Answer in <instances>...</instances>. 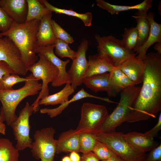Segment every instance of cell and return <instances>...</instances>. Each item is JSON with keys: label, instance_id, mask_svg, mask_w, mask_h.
I'll list each match as a JSON object with an SVG mask.
<instances>
[{"label": "cell", "instance_id": "cell-1", "mask_svg": "<svg viewBox=\"0 0 161 161\" xmlns=\"http://www.w3.org/2000/svg\"><path fill=\"white\" fill-rule=\"evenodd\" d=\"M143 61V84L130 108L127 122L155 118L161 110V55L151 52Z\"/></svg>", "mask_w": 161, "mask_h": 161}, {"label": "cell", "instance_id": "cell-2", "mask_svg": "<svg viewBox=\"0 0 161 161\" xmlns=\"http://www.w3.org/2000/svg\"><path fill=\"white\" fill-rule=\"evenodd\" d=\"M40 20H34L21 23H13L6 31L1 33L12 40L18 49L27 71L38 60L37 34Z\"/></svg>", "mask_w": 161, "mask_h": 161}, {"label": "cell", "instance_id": "cell-3", "mask_svg": "<svg viewBox=\"0 0 161 161\" xmlns=\"http://www.w3.org/2000/svg\"><path fill=\"white\" fill-rule=\"evenodd\" d=\"M24 85L20 88L10 90H0V101L2 104L0 115L8 126L17 118L16 111L19 103L25 97L37 94L41 90V83L30 74L27 76Z\"/></svg>", "mask_w": 161, "mask_h": 161}, {"label": "cell", "instance_id": "cell-4", "mask_svg": "<svg viewBox=\"0 0 161 161\" xmlns=\"http://www.w3.org/2000/svg\"><path fill=\"white\" fill-rule=\"evenodd\" d=\"M140 87L134 86L122 90L120 99L117 106L109 114L102 127L101 132L109 133L115 131L116 128L126 122L130 109L137 97Z\"/></svg>", "mask_w": 161, "mask_h": 161}, {"label": "cell", "instance_id": "cell-5", "mask_svg": "<svg viewBox=\"0 0 161 161\" xmlns=\"http://www.w3.org/2000/svg\"><path fill=\"white\" fill-rule=\"evenodd\" d=\"M108 115L105 106L84 103L81 107L80 118L75 130L79 133L87 132L97 135L101 132Z\"/></svg>", "mask_w": 161, "mask_h": 161}, {"label": "cell", "instance_id": "cell-6", "mask_svg": "<svg viewBox=\"0 0 161 161\" xmlns=\"http://www.w3.org/2000/svg\"><path fill=\"white\" fill-rule=\"evenodd\" d=\"M98 54L107 58L114 67H119L128 59L136 56L132 50L126 48L120 40L112 35L101 36L96 35Z\"/></svg>", "mask_w": 161, "mask_h": 161}, {"label": "cell", "instance_id": "cell-7", "mask_svg": "<svg viewBox=\"0 0 161 161\" xmlns=\"http://www.w3.org/2000/svg\"><path fill=\"white\" fill-rule=\"evenodd\" d=\"M38 55L39 59L28 70L31 72L35 78L42 81L39 95L36 100L31 104L33 107L34 113L38 111L39 109V101L49 95L48 84L56 79L59 73L57 67L45 56L41 53H38Z\"/></svg>", "mask_w": 161, "mask_h": 161}, {"label": "cell", "instance_id": "cell-8", "mask_svg": "<svg viewBox=\"0 0 161 161\" xmlns=\"http://www.w3.org/2000/svg\"><path fill=\"white\" fill-rule=\"evenodd\" d=\"M55 131L52 127L36 131L33 135L34 141L31 148L32 156L41 161H53L56 153V140L54 138Z\"/></svg>", "mask_w": 161, "mask_h": 161}, {"label": "cell", "instance_id": "cell-9", "mask_svg": "<svg viewBox=\"0 0 161 161\" xmlns=\"http://www.w3.org/2000/svg\"><path fill=\"white\" fill-rule=\"evenodd\" d=\"M123 132L115 131L100 132L96 135L97 140L107 145L125 161H141L146 154H139L134 150L126 141Z\"/></svg>", "mask_w": 161, "mask_h": 161}, {"label": "cell", "instance_id": "cell-10", "mask_svg": "<svg viewBox=\"0 0 161 161\" xmlns=\"http://www.w3.org/2000/svg\"><path fill=\"white\" fill-rule=\"evenodd\" d=\"M33 112V106L27 102L24 108L20 111L17 119L10 126L17 140L16 147L19 151L31 148L33 142L30 137V126L29 120Z\"/></svg>", "mask_w": 161, "mask_h": 161}, {"label": "cell", "instance_id": "cell-11", "mask_svg": "<svg viewBox=\"0 0 161 161\" xmlns=\"http://www.w3.org/2000/svg\"><path fill=\"white\" fill-rule=\"evenodd\" d=\"M0 61L7 63L15 74L25 75L27 72L18 49L12 40L6 36L0 38Z\"/></svg>", "mask_w": 161, "mask_h": 161}, {"label": "cell", "instance_id": "cell-12", "mask_svg": "<svg viewBox=\"0 0 161 161\" xmlns=\"http://www.w3.org/2000/svg\"><path fill=\"white\" fill-rule=\"evenodd\" d=\"M89 47V42L84 39L78 46L77 55L73 60L72 64L67 72L71 80V85L75 89L83 83L88 66V61L86 57V53Z\"/></svg>", "mask_w": 161, "mask_h": 161}, {"label": "cell", "instance_id": "cell-13", "mask_svg": "<svg viewBox=\"0 0 161 161\" xmlns=\"http://www.w3.org/2000/svg\"><path fill=\"white\" fill-rule=\"evenodd\" d=\"M55 44H53L44 47H38L37 53L43 54L58 69V74L56 79L52 82V85L53 87L61 86L67 83L71 84V80L66 70L67 64L70 62L68 59L65 61L59 58L54 53V49Z\"/></svg>", "mask_w": 161, "mask_h": 161}, {"label": "cell", "instance_id": "cell-14", "mask_svg": "<svg viewBox=\"0 0 161 161\" xmlns=\"http://www.w3.org/2000/svg\"><path fill=\"white\" fill-rule=\"evenodd\" d=\"M124 136L130 147L139 154H145L159 145L153 138L148 136L145 133L132 131L124 134Z\"/></svg>", "mask_w": 161, "mask_h": 161}, {"label": "cell", "instance_id": "cell-15", "mask_svg": "<svg viewBox=\"0 0 161 161\" xmlns=\"http://www.w3.org/2000/svg\"><path fill=\"white\" fill-rule=\"evenodd\" d=\"M0 7L13 23L19 24L25 21L27 11V0H0Z\"/></svg>", "mask_w": 161, "mask_h": 161}, {"label": "cell", "instance_id": "cell-16", "mask_svg": "<svg viewBox=\"0 0 161 161\" xmlns=\"http://www.w3.org/2000/svg\"><path fill=\"white\" fill-rule=\"evenodd\" d=\"M147 18L150 25L151 29L148 38L141 46L135 48L132 51L141 60L145 58L148 49L154 43L161 42V24L158 23L154 20V15L151 12L147 13Z\"/></svg>", "mask_w": 161, "mask_h": 161}, {"label": "cell", "instance_id": "cell-17", "mask_svg": "<svg viewBox=\"0 0 161 161\" xmlns=\"http://www.w3.org/2000/svg\"><path fill=\"white\" fill-rule=\"evenodd\" d=\"M73 151L80 152L79 133L70 129L61 133L56 140V154Z\"/></svg>", "mask_w": 161, "mask_h": 161}, {"label": "cell", "instance_id": "cell-18", "mask_svg": "<svg viewBox=\"0 0 161 161\" xmlns=\"http://www.w3.org/2000/svg\"><path fill=\"white\" fill-rule=\"evenodd\" d=\"M119 67L121 70L135 85L142 83L144 63L143 61L141 60L137 56L128 59Z\"/></svg>", "mask_w": 161, "mask_h": 161}, {"label": "cell", "instance_id": "cell-19", "mask_svg": "<svg viewBox=\"0 0 161 161\" xmlns=\"http://www.w3.org/2000/svg\"><path fill=\"white\" fill-rule=\"evenodd\" d=\"M83 83L95 93L106 91L109 96L113 97L118 93L110 82L109 73L92 76L86 78Z\"/></svg>", "mask_w": 161, "mask_h": 161}, {"label": "cell", "instance_id": "cell-20", "mask_svg": "<svg viewBox=\"0 0 161 161\" xmlns=\"http://www.w3.org/2000/svg\"><path fill=\"white\" fill-rule=\"evenodd\" d=\"M52 13L50 12L44 16L40 21L37 34L38 47L55 44L57 39L51 24Z\"/></svg>", "mask_w": 161, "mask_h": 161}, {"label": "cell", "instance_id": "cell-21", "mask_svg": "<svg viewBox=\"0 0 161 161\" xmlns=\"http://www.w3.org/2000/svg\"><path fill=\"white\" fill-rule=\"evenodd\" d=\"M88 64L86 79L94 75L109 73L114 67L107 58L99 54L89 56Z\"/></svg>", "mask_w": 161, "mask_h": 161}, {"label": "cell", "instance_id": "cell-22", "mask_svg": "<svg viewBox=\"0 0 161 161\" xmlns=\"http://www.w3.org/2000/svg\"><path fill=\"white\" fill-rule=\"evenodd\" d=\"M90 97L98 99L109 103H115L107 97H98L92 95L82 88L78 91L70 100L65 103L60 105L58 107L53 109L44 108L40 110V112L43 114H47L50 118L55 117L61 114L69 105V104L75 101L85 98Z\"/></svg>", "mask_w": 161, "mask_h": 161}, {"label": "cell", "instance_id": "cell-23", "mask_svg": "<svg viewBox=\"0 0 161 161\" xmlns=\"http://www.w3.org/2000/svg\"><path fill=\"white\" fill-rule=\"evenodd\" d=\"M96 4L111 15L117 14L121 12L132 10L147 11L152 7V0H144L141 3L133 6L120 5L111 4L103 0H97Z\"/></svg>", "mask_w": 161, "mask_h": 161}, {"label": "cell", "instance_id": "cell-24", "mask_svg": "<svg viewBox=\"0 0 161 161\" xmlns=\"http://www.w3.org/2000/svg\"><path fill=\"white\" fill-rule=\"evenodd\" d=\"M147 11L138 10L134 16H132L136 20V27L138 33V40L135 48L142 45L147 40L149 35L151 25L147 18Z\"/></svg>", "mask_w": 161, "mask_h": 161}, {"label": "cell", "instance_id": "cell-25", "mask_svg": "<svg viewBox=\"0 0 161 161\" xmlns=\"http://www.w3.org/2000/svg\"><path fill=\"white\" fill-rule=\"evenodd\" d=\"M75 89L70 83H67L64 88L59 92L41 99L39 101L40 105H60L69 100V97L75 92Z\"/></svg>", "mask_w": 161, "mask_h": 161}, {"label": "cell", "instance_id": "cell-26", "mask_svg": "<svg viewBox=\"0 0 161 161\" xmlns=\"http://www.w3.org/2000/svg\"><path fill=\"white\" fill-rule=\"evenodd\" d=\"M109 74L110 82L118 93L126 88L135 86L119 67H114Z\"/></svg>", "mask_w": 161, "mask_h": 161}, {"label": "cell", "instance_id": "cell-27", "mask_svg": "<svg viewBox=\"0 0 161 161\" xmlns=\"http://www.w3.org/2000/svg\"><path fill=\"white\" fill-rule=\"evenodd\" d=\"M40 2L49 10L56 13L63 14L77 17L81 20L85 26L90 27L92 24V15L91 12L84 13H79L71 9L67 10L56 7L49 3L46 0H39Z\"/></svg>", "mask_w": 161, "mask_h": 161}, {"label": "cell", "instance_id": "cell-28", "mask_svg": "<svg viewBox=\"0 0 161 161\" xmlns=\"http://www.w3.org/2000/svg\"><path fill=\"white\" fill-rule=\"evenodd\" d=\"M27 14L25 22L32 20L40 21L44 16L52 12L38 0H27Z\"/></svg>", "mask_w": 161, "mask_h": 161}, {"label": "cell", "instance_id": "cell-29", "mask_svg": "<svg viewBox=\"0 0 161 161\" xmlns=\"http://www.w3.org/2000/svg\"><path fill=\"white\" fill-rule=\"evenodd\" d=\"M19 151L7 138H0V161H18Z\"/></svg>", "mask_w": 161, "mask_h": 161}, {"label": "cell", "instance_id": "cell-30", "mask_svg": "<svg viewBox=\"0 0 161 161\" xmlns=\"http://www.w3.org/2000/svg\"><path fill=\"white\" fill-rule=\"evenodd\" d=\"M80 151L83 153L92 151L98 141L96 134L89 132L79 133Z\"/></svg>", "mask_w": 161, "mask_h": 161}, {"label": "cell", "instance_id": "cell-31", "mask_svg": "<svg viewBox=\"0 0 161 161\" xmlns=\"http://www.w3.org/2000/svg\"><path fill=\"white\" fill-rule=\"evenodd\" d=\"M120 41L127 49L132 50L136 47L138 38V33L136 27L125 28L122 34Z\"/></svg>", "mask_w": 161, "mask_h": 161}, {"label": "cell", "instance_id": "cell-32", "mask_svg": "<svg viewBox=\"0 0 161 161\" xmlns=\"http://www.w3.org/2000/svg\"><path fill=\"white\" fill-rule=\"evenodd\" d=\"M27 80V77H21L15 74H6L0 79V90H13V86L15 84L25 82Z\"/></svg>", "mask_w": 161, "mask_h": 161}, {"label": "cell", "instance_id": "cell-33", "mask_svg": "<svg viewBox=\"0 0 161 161\" xmlns=\"http://www.w3.org/2000/svg\"><path fill=\"white\" fill-rule=\"evenodd\" d=\"M68 43L57 39L55 43V55L61 58L68 57L73 60L77 55L76 52L72 50Z\"/></svg>", "mask_w": 161, "mask_h": 161}, {"label": "cell", "instance_id": "cell-34", "mask_svg": "<svg viewBox=\"0 0 161 161\" xmlns=\"http://www.w3.org/2000/svg\"><path fill=\"white\" fill-rule=\"evenodd\" d=\"M92 151L99 160L101 161L117 154L109 147L98 140Z\"/></svg>", "mask_w": 161, "mask_h": 161}, {"label": "cell", "instance_id": "cell-35", "mask_svg": "<svg viewBox=\"0 0 161 161\" xmlns=\"http://www.w3.org/2000/svg\"><path fill=\"white\" fill-rule=\"evenodd\" d=\"M51 24L54 35L57 39L63 41L68 44L74 42L73 37L55 20L52 19Z\"/></svg>", "mask_w": 161, "mask_h": 161}, {"label": "cell", "instance_id": "cell-36", "mask_svg": "<svg viewBox=\"0 0 161 161\" xmlns=\"http://www.w3.org/2000/svg\"><path fill=\"white\" fill-rule=\"evenodd\" d=\"M13 22L4 10L0 7V33L7 31Z\"/></svg>", "mask_w": 161, "mask_h": 161}, {"label": "cell", "instance_id": "cell-37", "mask_svg": "<svg viewBox=\"0 0 161 161\" xmlns=\"http://www.w3.org/2000/svg\"><path fill=\"white\" fill-rule=\"evenodd\" d=\"M141 161H161V144L146 154Z\"/></svg>", "mask_w": 161, "mask_h": 161}, {"label": "cell", "instance_id": "cell-38", "mask_svg": "<svg viewBox=\"0 0 161 161\" xmlns=\"http://www.w3.org/2000/svg\"><path fill=\"white\" fill-rule=\"evenodd\" d=\"M161 129V113L159 115L158 120L156 125L151 130L146 131L145 134L148 136L153 138L157 136Z\"/></svg>", "mask_w": 161, "mask_h": 161}, {"label": "cell", "instance_id": "cell-39", "mask_svg": "<svg viewBox=\"0 0 161 161\" xmlns=\"http://www.w3.org/2000/svg\"><path fill=\"white\" fill-rule=\"evenodd\" d=\"M15 74L13 69L5 62L0 61V79L7 74Z\"/></svg>", "mask_w": 161, "mask_h": 161}, {"label": "cell", "instance_id": "cell-40", "mask_svg": "<svg viewBox=\"0 0 161 161\" xmlns=\"http://www.w3.org/2000/svg\"><path fill=\"white\" fill-rule=\"evenodd\" d=\"M80 161H99L92 151L83 153L80 157Z\"/></svg>", "mask_w": 161, "mask_h": 161}, {"label": "cell", "instance_id": "cell-41", "mask_svg": "<svg viewBox=\"0 0 161 161\" xmlns=\"http://www.w3.org/2000/svg\"><path fill=\"white\" fill-rule=\"evenodd\" d=\"M70 153L69 157L72 161H80V157L78 152L73 151Z\"/></svg>", "mask_w": 161, "mask_h": 161}, {"label": "cell", "instance_id": "cell-42", "mask_svg": "<svg viewBox=\"0 0 161 161\" xmlns=\"http://www.w3.org/2000/svg\"><path fill=\"white\" fill-rule=\"evenodd\" d=\"M103 161H125L117 154Z\"/></svg>", "mask_w": 161, "mask_h": 161}, {"label": "cell", "instance_id": "cell-43", "mask_svg": "<svg viewBox=\"0 0 161 161\" xmlns=\"http://www.w3.org/2000/svg\"><path fill=\"white\" fill-rule=\"evenodd\" d=\"M153 48L157 51V52L161 55V42L156 43Z\"/></svg>", "mask_w": 161, "mask_h": 161}, {"label": "cell", "instance_id": "cell-44", "mask_svg": "<svg viewBox=\"0 0 161 161\" xmlns=\"http://www.w3.org/2000/svg\"><path fill=\"white\" fill-rule=\"evenodd\" d=\"M6 127L5 124L3 123V122H0V133L3 135H5L6 134Z\"/></svg>", "mask_w": 161, "mask_h": 161}, {"label": "cell", "instance_id": "cell-45", "mask_svg": "<svg viewBox=\"0 0 161 161\" xmlns=\"http://www.w3.org/2000/svg\"><path fill=\"white\" fill-rule=\"evenodd\" d=\"M61 161H72L69 157L68 156H65L61 160Z\"/></svg>", "mask_w": 161, "mask_h": 161}, {"label": "cell", "instance_id": "cell-46", "mask_svg": "<svg viewBox=\"0 0 161 161\" xmlns=\"http://www.w3.org/2000/svg\"><path fill=\"white\" fill-rule=\"evenodd\" d=\"M0 122H3V121L0 115Z\"/></svg>", "mask_w": 161, "mask_h": 161}, {"label": "cell", "instance_id": "cell-47", "mask_svg": "<svg viewBox=\"0 0 161 161\" xmlns=\"http://www.w3.org/2000/svg\"><path fill=\"white\" fill-rule=\"evenodd\" d=\"M3 36L1 35V33H0V38L3 37Z\"/></svg>", "mask_w": 161, "mask_h": 161}]
</instances>
